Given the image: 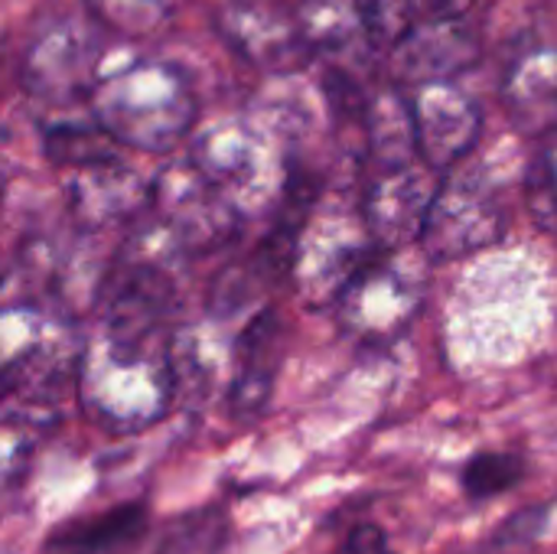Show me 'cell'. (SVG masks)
Segmentation results:
<instances>
[{"label": "cell", "mask_w": 557, "mask_h": 554, "mask_svg": "<svg viewBox=\"0 0 557 554\" xmlns=\"http://www.w3.org/2000/svg\"><path fill=\"white\" fill-rule=\"evenodd\" d=\"M88 104L91 121L114 144L150 153L183 144L199 114L196 91L183 69L160 59H131L114 69L101 65Z\"/></svg>", "instance_id": "6da1fadb"}, {"label": "cell", "mask_w": 557, "mask_h": 554, "mask_svg": "<svg viewBox=\"0 0 557 554\" xmlns=\"http://www.w3.org/2000/svg\"><path fill=\"white\" fill-rule=\"evenodd\" d=\"M78 395L98 424L140 431L163 418L176 395L173 346L163 340H117L95 333L78 353Z\"/></svg>", "instance_id": "7a4b0ae2"}, {"label": "cell", "mask_w": 557, "mask_h": 554, "mask_svg": "<svg viewBox=\"0 0 557 554\" xmlns=\"http://www.w3.org/2000/svg\"><path fill=\"white\" fill-rule=\"evenodd\" d=\"M189 163L238 216H251V209L281 196L287 183L277 176L274 147L248 121H222L199 134Z\"/></svg>", "instance_id": "3957f363"}, {"label": "cell", "mask_w": 557, "mask_h": 554, "mask_svg": "<svg viewBox=\"0 0 557 554\" xmlns=\"http://www.w3.org/2000/svg\"><path fill=\"white\" fill-rule=\"evenodd\" d=\"M506 206L483 173H454L437 186L421 245L434 264H447L496 245L506 232Z\"/></svg>", "instance_id": "277c9868"}, {"label": "cell", "mask_w": 557, "mask_h": 554, "mask_svg": "<svg viewBox=\"0 0 557 554\" xmlns=\"http://www.w3.org/2000/svg\"><path fill=\"white\" fill-rule=\"evenodd\" d=\"M101 72V42L78 16L46 20L26 42L23 85L46 104H72L88 98Z\"/></svg>", "instance_id": "5b68a950"}, {"label": "cell", "mask_w": 557, "mask_h": 554, "mask_svg": "<svg viewBox=\"0 0 557 554\" xmlns=\"http://www.w3.org/2000/svg\"><path fill=\"white\" fill-rule=\"evenodd\" d=\"M150 202L157 206V216L173 242L189 251H212L232 242L238 232L242 216L202 180L189 160L170 163L157 176L150 186Z\"/></svg>", "instance_id": "8992f818"}, {"label": "cell", "mask_w": 557, "mask_h": 554, "mask_svg": "<svg viewBox=\"0 0 557 554\" xmlns=\"http://www.w3.org/2000/svg\"><path fill=\"white\" fill-rule=\"evenodd\" d=\"M437 186V173L421 160L375 170L362 196V222L369 238L385 251H395L414 238L421 242Z\"/></svg>", "instance_id": "52a82bcc"}, {"label": "cell", "mask_w": 557, "mask_h": 554, "mask_svg": "<svg viewBox=\"0 0 557 554\" xmlns=\"http://www.w3.org/2000/svg\"><path fill=\"white\" fill-rule=\"evenodd\" d=\"M408 108L414 121L418 160L434 173L457 167L483 134L480 104L454 82L418 85L408 98Z\"/></svg>", "instance_id": "ba28073f"}, {"label": "cell", "mask_w": 557, "mask_h": 554, "mask_svg": "<svg viewBox=\"0 0 557 554\" xmlns=\"http://www.w3.org/2000/svg\"><path fill=\"white\" fill-rule=\"evenodd\" d=\"M219 33L222 39L255 69L290 75L307 69L313 49L307 46L297 16L258 0H232L219 10Z\"/></svg>", "instance_id": "9c48e42d"}, {"label": "cell", "mask_w": 557, "mask_h": 554, "mask_svg": "<svg viewBox=\"0 0 557 554\" xmlns=\"http://www.w3.org/2000/svg\"><path fill=\"white\" fill-rule=\"evenodd\" d=\"M173 297V281L157 261L121 264L104 281L98 330L117 340H163Z\"/></svg>", "instance_id": "30bf717a"}, {"label": "cell", "mask_w": 557, "mask_h": 554, "mask_svg": "<svg viewBox=\"0 0 557 554\" xmlns=\"http://www.w3.org/2000/svg\"><path fill=\"white\" fill-rule=\"evenodd\" d=\"M480 59V33L460 20H418L392 49L395 75L405 85L450 82Z\"/></svg>", "instance_id": "8fae6325"}, {"label": "cell", "mask_w": 557, "mask_h": 554, "mask_svg": "<svg viewBox=\"0 0 557 554\" xmlns=\"http://www.w3.org/2000/svg\"><path fill=\"white\" fill-rule=\"evenodd\" d=\"M281 353H284V327L277 310L268 307L242 330L235 343V372L228 385V411L235 421L248 424L258 415H264L274 392Z\"/></svg>", "instance_id": "7c38bea8"}, {"label": "cell", "mask_w": 557, "mask_h": 554, "mask_svg": "<svg viewBox=\"0 0 557 554\" xmlns=\"http://www.w3.org/2000/svg\"><path fill=\"white\" fill-rule=\"evenodd\" d=\"M336 300L343 323L366 340L398 333L414 313V287L408 278L379 261H366Z\"/></svg>", "instance_id": "4fadbf2b"}, {"label": "cell", "mask_w": 557, "mask_h": 554, "mask_svg": "<svg viewBox=\"0 0 557 554\" xmlns=\"http://www.w3.org/2000/svg\"><path fill=\"white\" fill-rule=\"evenodd\" d=\"M503 101L525 134L557 131V46H525L506 69Z\"/></svg>", "instance_id": "5bb4252c"}, {"label": "cell", "mask_w": 557, "mask_h": 554, "mask_svg": "<svg viewBox=\"0 0 557 554\" xmlns=\"http://www.w3.org/2000/svg\"><path fill=\"white\" fill-rule=\"evenodd\" d=\"M69 199H72L75 216H82L85 222L111 225V222H121V219L134 216L137 209H144L150 202V189L137 180L134 170H127L114 157L108 163L78 170L72 176Z\"/></svg>", "instance_id": "9a60e30c"}, {"label": "cell", "mask_w": 557, "mask_h": 554, "mask_svg": "<svg viewBox=\"0 0 557 554\" xmlns=\"http://www.w3.org/2000/svg\"><path fill=\"white\" fill-rule=\"evenodd\" d=\"M362 131H366V144H369L375 170L405 167L418 160L414 121H411V108L405 95L382 91L379 98H369Z\"/></svg>", "instance_id": "2e32d148"}, {"label": "cell", "mask_w": 557, "mask_h": 554, "mask_svg": "<svg viewBox=\"0 0 557 554\" xmlns=\"http://www.w3.org/2000/svg\"><path fill=\"white\" fill-rule=\"evenodd\" d=\"M147 526V513L140 506H117L111 513L69 522L49 539V549L62 554H101L121 545H131Z\"/></svg>", "instance_id": "e0dca14e"}, {"label": "cell", "mask_w": 557, "mask_h": 554, "mask_svg": "<svg viewBox=\"0 0 557 554\" xmlns=\"http://www.w3.org/2000/svg\"><path fill=\"white\" fill-rule=\"evenodd\" d=\"M91 16L124 36H153L173 23L183 0H85Z\"/></svg>", "instance_id": "ac0fdd59"}, {"label": "cell", "mask_w": 557, "mask_h": 554, "mask_svg": "<svg viewBox=\"0 0 557 554\" xmlns=\"http://www.w3.org/2000/svg\"><path fill=\"white\" fill-rule=\"evenodd\" d=\"M522 480H525V457H519L512 451H486V454H476L463 467V473H460L463 493L470 500L503 496V493L516 490Z\"/></svg>", "instance_id": "d6986e66"}, {"label": "cell", "mask_w": 557, "mask_h": 554, "mask_svg": "<svg viewBox=\"0 0 557 554\" xmlns=\"http://www.w3.org/2000/svg\"><path fill=\"white\" fill-rule=\"evenodd\" d=\"M111 137L91 121V124H55L46 134V150L55 163H69V167H95V163H108L114 160L111 153Z\"/></svg>", "instance_id": "ffe728a7"}, {"label": "cell", "mask_w": 557, "mask_h": 554, "mask_svg": "<svg viewBox=\"0 0 557 554\" xmlns=\"http://www.w3.org/2000/svg\"><path fill=\"white\" fill-rule=\"evenodd\" d=\"M225 522L219 513H193L166 526V532L157 539L153 554H212L222 542Z\"/></svg>", "instance_id": "44dd1931"}, {"label": "cell", "mask_w": 557, "mask_h": 554, "mask_svg": "<svg viewBox=\"0 0 557 554\" xmlns=\"http://www.w3.org/2000/svg\"><path fill=\"white\" fill-rule=\"evenodd\" d=\"M366 42L375 49H395L414 26V10L408 0H356Z\"/></svg>", "instance_id": "7402d4cb"}, {"label": "cell", "mask_w": 557, "mask_h": 554, "mask_svg": "<svg viewBox=\"0 0 557 554\" xmlns=\"http://www.w3.org/2000/svg\"><path fill=\"white\" fill-rule=\"evenodd\" d=\"M33 434L36 428L29 421L0 408V490L23 473L26 457L33 451Z\"/></svg>", "instance_id": "603a6c76"}, {"label": "cell", "mask_w": 557, "mask_h": 554, "mask_svg": "<svg viewBox=\"0 0 557 554\" xmlns=\"http://www.w3.org/2000/svg\"><path fill=\"white\" fill-rule=\"evenodd\" d=\"M548 513L552 506H529V509H519L516 516H509L486 542L490 552H509V549H525L532 545L545 526H548Z\"/></svg>", "instance_id": "cb8c5ba5"}, {"label": "cell", "mask_w": 557, "mask_h": 554, "mask_svg": "<svg viewBox=\"0 0 557 554\" xmlns=\"http://www.w3.org/2000/svg\"><path fill=\"white\" fill-rule=\"evenodd\" d=\"M529 202H532L535 219L545 229H557V186L548 167L542 163V157L529 170Z\"/></svg>", "instance_id": "d4e9b609"}, {"label": "cell", "mask_w": 557, "mask_h": 554, "mask_svg": "<svg viewBox=\"0 0 557 554\" xmlns=\"http://www.w3.org/2000/svg\"><path fill=\"white\" fill-rule=\"evenodd\" d=\"M336 554H392V545H388V535L379 526L362 522V526H356L343 539V545L336 549Z\"/></svg>", "instance_id": "484cf974"}, {"label": "cell", "mask_w": 557, "mask_h": 554, "mask_svg": "<svg viewBox=\"0 0 557 554\" xmlns=\"http://www.w3.org/2000/svg\"><path fill=\"white\" fill-rule=\"evenodd\" d=\"M414 20H460L470 13L476 0H408Z\"/></svg>", "instance_id": "4316f807"}, {"label": "cell", "mask_w": 557, "mask_h": 554, "mask_svg": "<svg viewBox=\"0 0 557 554\" xmlns=\"http://www.w3.org/2000/svg\"><path fill=\"white\" fill-rule=\"evenodd\" d=\"M539 157H542V163L548 167V173H552V180H555V186H557V137H555V144H552L548 150H542Z\"/></svg>", "instance_id": "83f0119b"}]
</instances>
